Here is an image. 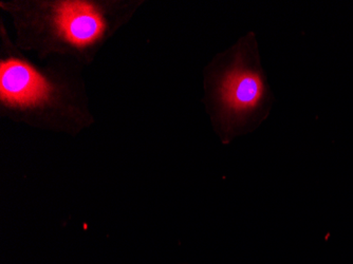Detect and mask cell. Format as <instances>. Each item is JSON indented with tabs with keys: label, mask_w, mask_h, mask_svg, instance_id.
<instances>
[{
	"label": "cell",
	"mask_w": 353,
	"mask_h": 264,
	"mask_svg": "<svg viewBox=\"0 0 353 264\" xmlns=\"http://www.w3.org/2000/svg\"><path fill=\"white\" fill-rule=\"evenodd\" d=\"M57 25L63 39L72 45L84 47L100 39L105 23L91 5L79 1H68L59 6Z\"/></svg>",
	"instance_id": "7a4b0ae2"
},
{
	"label": "cell",
	"mask_w": 353,
	"mask_h": 264,
	"mask_svg": "<svg viewBox=\"0 0 353 264\" xmlns=\"http://www.w3.org/2000/svg\"><path fill=\"white\" fill-rule=\"evenodd\" d=\"M220 93L222 102L229 110L245 113L259 106L265 87L259 71L238 67L225 75Z\"/></svg>",
	"instance_id": "3957f363"
},
{
	"label": "cell",
	"mask_w": 353,
	"mask_h": 264,
	"mask_svg": "<svg viewBox=\"0 0 353 264\" xmlns=\"http://www.w3.org/2000/svg\"><path fill=\"white\" fill-rule=\"evenodd\" d=\"M1 99L14 106H33L47 100L50 86L31 65L17 59L1 63Z\"/></svg>",
	"instance_id": "6da1fadb"
}]
</instances>
